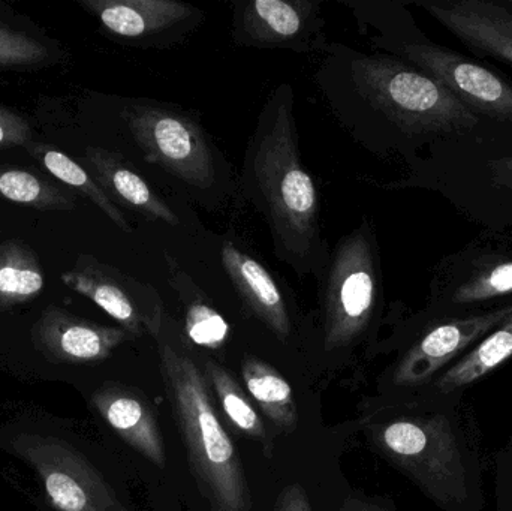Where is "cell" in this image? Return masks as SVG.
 <instances>
[{
	"label": "cell",
	"mask_w": 512,
	"mask_h": 511,
	"mask_svg": "<svg viewBox=\"0 0 512 511\" xmlns=\"http://www.w3.org/2000/svg\"><path fill=\"white\" fill-rule=\"evenodd\" d=\"M3 137H5V132H3L2 126H0V143H2Z\"/></svg>",
	"instance_id": "obj_28"
},
{
	"label": "cell",
	"mask_w": 512,
	"mask_h": 511,
	"mask_svg": "<svg viewBox=\"0 0 512 511\" xmlns=\"http://www.w3.org/2000/svg\"><path fill=\"white\" fill-rule=\"evenodd\" d=\"M490 170L496 183L512 189V156L496 159L490 164Z\"/></svg>",
	"instance_id": "obj_25"
},
{
	"label": "cell",
	"mask_w": 512,
	"mask_h": 511,
	"mask_svg": "<svg viewBox=\"0 0 512 511\" xmlns=\"http://www.w3.org/2000/svg\"><path fill=\"white\" fill-rule=\"evenodd\" d=\"M512 357V314L501 326L478 342L474 350L465 354L453 368L438 381L436 389L442 393L454 392L483 378Z\"/></svg>",
	"instance_id": "obj_17"
},
{
	"label": "cell",
	"mask_w": 512,
	"mask_h": 511,
	"mask_svg": "<svg viewBox=\"0 0 512 511\" xmlns=\"http://www.w3.org/2000/svg\"><path fill=\"white\" fill-rule=\"evenodd\" d=\"M316 86L337 122L373 153L471 131L480 117L435 78L393 54L330 42Z\"/></svg>",
	"instance_id": "obj_1"
},
{
	"label": "cell",
	"mask_w": 512,
	"mask_h": 511,
	"mask_svg": "<svg viewBox=\"0 0 512 511\" xmlns=\"http://www.w3.org/2000/svg\"><path fill=\"white\" fill-rule=\"evenodd\" d=\"M322 5V0H240L233 5V42L256 50L322 54L330 45Z\"/></svg>",
	"instance_id": "obj_7"
},
{
	"label": "cell",
	"mask_w": 512,
	"mask_h": 511,
	"mask_svg": "<svg viewBox=\"0 0 512 511\" xmlns=\"http://www.w3.org/2000/svg\"><path fill=\"white\" fill-rule=\"evenodd\" d=\"M92 402L125 443L156 467L165 468L164 437L155 413L141 396L122 387H104L93 395Z\"/></svg>",
	"instance_id": "obj_13"
},
{
	"label": "cell",
	"mask_w": 512,
	"mask_h": 511,
	"mask_svg": "<svg viewBox=\"0 0 512 511\" xmlns=\"http://www.w3.org/2000/svg\"><path fill=\"white\" fill-rule=\"evenodd\" d=\"M44 164L45 167L48 168V171H51L57 179L63 180V182L75 186V188L84 189V191L90 195V198H92L98 206H101V209L104 210L123 231H126V233L131 231V227H129L128 222H126L125 216H123L122 213L119 212V209L105 197L104 192L89 179L86 171H84L80 165L75 164L68 156L62 155V153L59 152L45 153Z\"/></svg>",
	"instance_id": "obj_21"
},
{
	"label": "cell",
	"mask_w": 512,
	"mask_h": 511,
	"mask_svg": "<svg viewBox=\"0 0 512 511\" xmlns=\"http://www.w3.org/2000/svg\"><path fill=\"white\" fill-rule=\"evenodd\" d=\"M242 377L254 404L283 431H294L298 413L294 390L273 366L256 357L242 362Z\"/></svg>",
	"instance_id": "obj_16"
},
{
	"label": "cell",
	"mask_w": 512,
	"mask_h": 511,
	"mask_svg": "<svg viewBox=\"0 0 512 511\" xmlns=\"http://www.w3.org/2000/svg\"><path fill=\"white\" fill-rule=\"evenodd\" d=\"M9 56L11 54H9L8 45H6V42L0 41V59H6Z\"/></svg>",
	"instance_id": "obj_27"
},
{
	"label": "cell",
	"mask_w": 512,
	"mask_h": 511,
	"mask_svg": "<svg viewBox=\"0 0 512 511\" xmlns=\"http://www.w3.org/2000/svg\"><path fill=\"white\" fill-rule=\"evenodd\" d=\"M343 511H390L379 504L370 503V501L351 500L346 503Z\"/></svg>",
	"instance_id": "obj_26"
},
{
	"label": "cell",
	"mask_w": 512,
	"mask_h": 511,
	"mask_svg": "<svg viewBox=\"0 0 512 511\" xmlns=\"http://www.w3.org/2000/svg\"><path fill=\"white\" fill-rule=\"evenodd\" d=\"M221 260L243 306L279 341H288L294 333V318L279 279L234 240L222 243Z\"/></svg>",
	"instance_id": "obj_11"
},
{
	"label": "cell",
	"mask_w": 512,
	"mask_h": 511,
	"mask_svg": "<svg viewBox=\"0 0 512 511\" xmlns=\"http://www.w3.org/2000/svg\"><path fill=\"white\" fill-rule=\"evenodd\" d=\"M93 9L117 38L155 50L182 44L206 20L203 9L177 0H111Z\"/></svg>",
	"instance_id": "obj_9"
},
{
	"label": "cell",
	"mask_w": 512,
	"mask_h": 511,
	"mask_svg": "<svg viewBox=\"0 0 512 511\" xmlns=\"http://www.w3.org/2000/svg\"><path fill=\"white\" fill-rule=\"evenodd\" d=\"M0 194L17 203H32L41 194V185L24 171H8L0 176Z\"/></svg>",
	"instance_id": "obj_22"
},
{
	"label": "cell",
	"mask_w": 512,
	"mask_h": 511,
	"mask_svg": "<svg viewBox=\"0 0 512 511\" xmlns=\"http://www.w3.org/2000/svg\"><path fill=\"white\" fill-rule=\"evenodd\" d=\"M161 372L188 449L189 464L212 511H252L245 470L222 426L206 378L188 354L159 341Z\"/></svg>",
	"instance_id": "obj_3"
},
{
	"label": "cell",
	"mask_w": 512,
	"mask_h": 511,
	"mask_svg": "<svg viewBox=\"0 0 512 511\" xmlns=\"http://www.w3.org/2000/svg\"><path fill=\"white\" fill-rule=\"evenodd\" d=\"M126 119L146 161L183 185L201 206L218 209L236 192L230 165L197 114L146 101L129 107Z\"/></svg>",
	"instance_id": "obj_4"
},
{
	"label": "cell",
	"mask_w": 512,
	"mask_h": 511,
	"mask_svg": "<svg viewBox=\"0 0 512 511\" xmlns=\"http://www.w3.org/2000/svg\"><path fill=\"white\" fill-rule=\"evenodd\" d=\"M376 449L439 506L465 498L466 470L453 426L441 414L399 417L373 426Z\"/></svg>",
	"instance_id": "obj_6"
},
{
	"label": "cell",
	"mask_w": 512,
	"mask_h": 511,
	"mask_svg": "<svg viewBox=\"0 0 512 511\" xmlns=\"http://www.w3.org/2000/svg\"><path fill=\"white\" fill-rule=\"evenodd\" d=\"M134 338L125 329L56 318L48 321L41 332L45 351L66 363L101 362L123 342Z\"/></svg>",
	"instance_id": "obj_14"
},
{
	"label": "cell",
	"mask_w": 512,
	"mask_h": 511,
	"mask_svg": "<svg viewBox=\"0 0 512 511\" xmlns=\"http://www.w3.org/2000/svg\"><path fill=\"white\" fill-rule=\"evenodd\" d=\"M318 284L322 350H346L369 332L382 302L381 255L369 218L337 240Z\"/></svg>",
	"instance_id": "obj_5"
},
{
	"label": "cell",
	"mask_w": 512,
	"mask_h": 511,
	"mask_svg": "<svg viewBox=\"0 0 512 511\" xmlns=\"http://www.w3.org/2000/svg\"><path fill=\"white\" fill-rule=\"evenodd\" d=\"M239 180L243 198L267 222L277 260L298 278L318 281L331 249L322 234L318 186L301 159L292 84H277L262 105Z\"/></svg>",
	"instance_id": "obj_2"
},
{
	"label": "cell",
	"mask_w": 512,
	"mask_h": 511,
	"mask_svg": "<svg viewBox=\"0 0 512 511\" xmlns=\"http://www.w3.org/2000/svg\"><path fill=\"white\" fill-rule=\"evenodd\" d=\"M42 276L32 270L3 267L0 269V293L12 296H32L42 288Z\"/></svg>",
	"instance_id": "obj_23"
},
{
	"label": "cell",
	"mask_w": 512,
	"mask_h": 511,
	"mask_svg": "<svg viewBox=\"0 0 512 511\" xmlns=\"http://www.w3.org/2000/svg\"><path fill=\"white\" fill-rule=\"evenodd\" d=\"M14 452L35 468L57 511H126L104 477L65 441L23 435Z\"/></svg>",
	"instance_id": "obj_8"
},
{
	"label": "cell",
	"mask_w": 512,
	"mask_h": 511,
	"mask_svg": "<svg viewBox=\"0 0 512 511\" xmlns=\"http://www.w3.org/2000/svg\"><path fill=\"white\" fill-rule=\"evenodd\" d=\"M96 165L102 180L110 185L114 194L122 198L126 204L134 207L144 218L150 221H162L171 227L180 225L179 216L168 206L167 201L162 200L149 183L135 173L131 167L120 162L111 155L96 156Z\"/></svg>",
	"instance_id": "obj_18"
},
{
	"label": "cell",
	"mask_w": 512,
	"mask_h": 511,
	"mask_svg": "<svg viewBox=\"0 0 512 511\" xmlns=\"http://www.w3.org/2000/svg\"><path fill=\"white\" fill-rule=\"evenodd\" d=\"M421 6L475 53L512 65L510 3L462 0Z\"/></svg>",
	"instance_id": "obj_12"
},
{
	"label": "cell",
	"mask_w": 512,
	"mask_h": 511,
	"mask_svg": "<svg viewBox=\"0 0 512 511\" xmlns=\"http://www.w3.org/2000/svg\"><path fill=\"white\" fill-rule=\"evenodd\" d=\"M512 294V261L490 264L460 285L454 293V303L487 302Z\"/></svg>",
	"instance_id": "obj_20"
},
{
	"label": "cell",
	"mask_w": 512,
	"mask_h": 511,
	"mask_svg": "<svg viewBox=\"0 0 512 511\" xmlns=\"http://www.w3.org/2000/svg\"><path fill=\"white\" fill-rule=\"evenodd\" d=\"M276 511H312L309 497L303 486L294 483L283 489L277 500Z\"/></svg>",
	"instance_id": "obj_24"
},
{
	"label": "cell",
	"mask_w": 512,
	"mask_h": 511,
	"mask_svg": "<svg viewBox=\"0 0 512 511\" xmlns=\"http://www.w3.org/2000/svg\"><path fill=\"white\" fill-rule=\"evenodd\" d=\"M168 282L183 306V333L204 350H221L230 338V324L212 305L194 279L167 255Z\"/></svg>",
	"instance_id": "obj_15"
},
{
	"label": "cell",
	"mask_w": 512,
	"mask_h": 511,
	"mask_svg": "<svg viewBox=\"0 0 512 511\" xmlns=\"http://www.w3.org/2000/svg\"><path fill=\"white\" fill-rule=\"evenodd\" d=\"M204 372H206L207 381L212 386L219 407L222 408V413L225 414L228 422L240 434L246 435L251 440L267 443V431H265L264 422L256 410L254 401L228 374L227 369L222 368L215 360H207Z\"/></svg>",
	"instance_id": "obj_19"
},
{
	"label": "cell",
	"mask_w": 512,
	"mask_h": 511,
	"mask_svg": "<svg viewBox=\"0 0 512 511\" xmlns=\"http://www.w3.org/2000/svg\"><path fill=\"white\" fill-rule=\"evenodd\" d=\"M511 314L512 305L433 327L400 360L394 383L405 387L426 383L454 357L501 326Z\"/></svg>",
	"instance_id": "obj_10"
}]
</instances>
